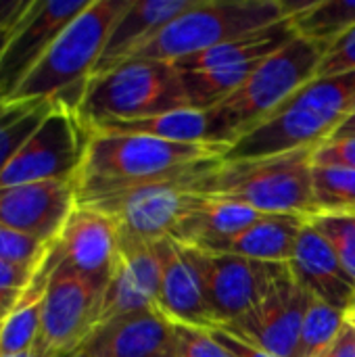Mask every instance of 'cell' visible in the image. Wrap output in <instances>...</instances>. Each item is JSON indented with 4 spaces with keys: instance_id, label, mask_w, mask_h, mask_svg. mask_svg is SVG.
<instances>
[{
    "instance_id": "6da1fadb",
    "label": "cell",
    "mask_w": 355,
    "mask_h": 357,
    "mask_svg": "<svg viewBox=\"0 0 355 357\" xmlns=\"http://www.w3.org/2000/svg\"><path fill=\"white\" fill-rule=\"evenodd\" d=\"M82 167L75 178L77 205L163 180L188 167L224 157V144H184L138 134L90 130Z\"/></svg>"
},
{
    "instance_id": "ab89813d",
    "label": "cell",
    "mask_w": 355,
    "mask_h": 357,
    "mask_svg": "<svg viewBox=\"0 0 355 357\" xmlns=\"http://www.w3.org/2000/svg\"><path fill=\"white\" fill-rule=\"evenodd\" d=\"M10 33H13V31H8V29H0V59H2V52H4V48H6V44H8Z\"/></svg>"
},
{
    "instance_id": "4fadbf2b",
    "label": "cell",
    "mask_w": 355,
    "mask_h": 357,
    "mask_svg": "<svg viewBox=\"0 0 355 357\" xmlns=\"http://www.w3.org/2000/svg\"><path fill=\"white\" fill-rule=\"evenodd\" d=\"M305 307L308 293L295 282L291 270H287L253 310L224 326L272 356L297 357Z\"/></svg>"
},
{
    "instance_id": "8fae6325",
    "label": "cell",
    "mask_w": 355,
    "mask_h": 357,
    "mask_svg": "<svg viewBox=\"0 0 355 357\" xmlns=\"http://www.w3.org/2000/svg\"><path fill=\"white\" fill-rule=\"evenodd\" d=\"M216 324H230L253 310L272 284L289 270V264L255 261L230 253H213L184 245Z\"/></svg>"
},
{
    "instance_id": "9c48e42d",
    "label": "cell",
    "mask_w": 355,
    "mask_h": 357,
    "mask_svg": "<svg viewBox=\"0 0 355 357\" xmlns=\"http://www.w3.org/2000/svg\"><path fill=\"white\" fill-rule=\"evenodd\" d=\"M88 136L77 111L56 102L0 174V188L36 182L75 184Z\"/></svg>"
},
{
    "instance_id": "f546056e",
    "label": "cell",
    "mask_w": 355,
    "mask_h": 357,
    "mask_svg": "<svg viewBox=\"0 0 355 357\" xmlns=\"http://www.w3.org/2000/svg\"><path fill=\"white\" fill-rule=\"evenodd\" d=\"M310 224L328 241L355 282V213H326L310 220Z\"/></svg>"
},
{
    "instance_id": "ee69618b",
    "label": "cell",
    "mask_w": 355,
    "mask_h": 357,
    "mask_svg": "<svg viewBox=\"0 0 355 357\" xmlns=\"http://www.w3.org/2000/svg\"><path fill=\"white\" fill-rule=\"evenodd\" d=\"M73 357H84V356H80V354H75V356H73Z\"/></svg>"
},
{
    "instance_id": "1f68e13d",
    "label": "cell",
    "mask_w": 355,
    "mask_h": 357,
    "mask_svg": "<svg viewBox=\"0 0 355 357\" xmlns=\"http://www.w3.org/2000/svg\"><path fill=\"white\" fill-rule=\"evenodd\" d=\"M174 357H230L226 349L203 328L176 324Z\"/></svg>"
},
{
    "instance_id": "7a4b0ae2",
    "label": "cell",
    "mask_w": 355,
    "mask_h": 357,
    "mask_svg": "<svg viewBox=\"0 0 355 357\" xmlns=\"http://www.w3.org/2000/svg\"><path fill=\"white\" fill-rule=\"evenodd\" d=\"M355 113V71L312 77L262 126L230 144L222 161H247L314 149Z\"/></svg>"
},
{
    "instance_id": "5bb4252c",
    "label": "cell",
    "mask_w": 355,
    "mask_h": 357,
    "mask_svg": "<svg viewBox=\"0 0 355 357\" xmlns=\"http://www.w3.org/2000/svg\"><path fill=\"white\" fill-rule=\"evenodd\" d=\"M119 257L117 224L92 209L77 205L61 236L52 245V259L65 264L100 291L107 289Z\"/></svg>"
},
{
    "instance_id": "9a60e30c",
    "label": "cell",
    "mask_w": 355,
    "mask_h": 357,
    "mask_svg": "<svg viewBox=\"0 0 355 357\" xmlns=\"http://www.w3.org/2000/svg\"><path fill=\"white\" fill-rule=\"evenodd\" d=\"M77 207L73 182H36L0 188V224L54 245Z\"/></svg>"
},
{
    "instance_id": "5b68a950",
    "label": "cell",
    "mask_w": 355,
    "mask_h": 357,
    "mask_svg": "<svg viewBox=\"0 0 355 357\" xmlns=\"http://www.w3.org/2000/svg\"><path fill=\"white\" fill-rule=\"evenodd\" d=\"M324 52L326 46L295 36L287 46L264 59L239 90L207 109L211 142L230 146L262 126L303 84L316 77Z\"/></svg>"
},
{
    "instance_id": "277c9868",
    "label": "cell",
    "mask_w": 355,
    "mask_h": 357,
    "mask_svg": "<svg viewBox=\"0 0 355 357\" xmlns=\"http://www.w3.org/2000/svg\"><path fill=\"white\" fill-rule=\"evenodd\" d=\"M130 0H90L56 36L8 100H50L77 111L88 79L105 52L115 21Z\"/></svg>"
},
{
    "instance_id": "7bdbcfd3",
    "label": "cell",
    "mask_w": 355,
    "mask_h": 357,
    "mask_svg": "<svg viewBox=\"0 0 355 357\" xmlns=\"http://www.w3.org/2000/svg\"><path fill=\"white\" fill-rule=\"evenodd\" d=\"M6 314H8V307H6L4 303H0V322H2V318H4Z\"/></svg>"
},
{
    "instance_id": "8992f818",
    "label": "cell",
    "mask_w": 355,
    "mask_h": 357,
    "mask_svg": "<svg viewBox=\"0 0 355 357\" xmlns=\"http://www.w3.org/2000/svg\"><path fill=\"white\" fill-rule=\"evenodd\" d=\"M192 109L180 71L172 63L132 59L88 79L77 117L86 128Z\"/></svg>"
},
{
    "instance_id": "3957f363",
    "label": "cell",
    "mask_w": 355,
    "mask_h": 357,
    "mask_svg": "<svg viewBox=\"0 0 355 357\" xmlns=\"http://www.w3.org/2000/svg\"><path fill=\"white\" fill-rule=\"evenodd\" d=\"M314 149H297L282 155L218 161L195 178L192 190L247 205L264 215H299L308 222L318 215L312 195Z\"/></svg>"
},
{
    "instance_id": "cb8c5ba5",
    "label": "cell",
    "mask_w": 355,
    "mask_h": 357,
    "mask_svg": "<svg viewBox=\"0 0 355 357\" xmlns=\"http://www.w3.org/2000/svg\"><path fill=\"white\" fill-rule=\"evenodd\" d=\"M50 259L36 276L27 293L8 310L0 322V357H21L31 354L40 341L42 301L48 280Z\"/></svg>"
},
{
    "instance_id": "52a82bcc",
    "label": "cell",
    "mask_w": 355,
    "mask_h": 357,
    "mask_svg": "<svg viewBox=\"0 0 355 357\" xmlns=\"http://www.w3.org/2000/svg\"><path fill=\"white\" fill-rule=\"evenodd\" d=\"M282 19L287 17L280 0H195L128 61L142 59L174 65L180 59L205 52Z\"/></svg>"
},
{
    "instance_id": "603a6c76",
    "label": "cell",
    "mask_w": 355,
    "mask_h": 357,
    "mask_svg": "<svg viewBox=\"0 0 355 357\" xmlns=\"http://www.w3.org/2000/svg\"><path fill=\"white\" fill-rule=\"evenodd\" d=\"M262 215L264 213L247 205L199 195V199L184 213L169 238L188 247H199L209 241L234 236L255 224Z\"/></svg>"
},
{
    "instance_id": "4dcf8cb0",
    "label": "cell",
    "mask_w": 355,
    "mask_h": 357,
    "mask_svg": "<svg viewBox=\"0 0 355 357\" xmlns=\"http://www.w3.org/2000/svg\"><path fill=\"white\" fill-rule=\"evenodd\" d=\"M52 245H46L33 236L17 232L8 226L0 224V259L40 272L50 259Z\"/></svg>"
},
{
    "instance_id": "d590c367",
    "label": "cell",
    "mask_w": 355,
    "mask_h": 357,
    "mask_svg": "<svg viewBox=\"0 0 355 357\" xmlns=\"http://www.w3.org/2000/svg\"><path fill=\"white\" fill-rule=\"evenodd\" d=\"M207 333L226 349V354L230 357H276L272 356V354H268L266 349L257 347L255 343H251L243 335L230 331L224 324H216V326L207 328Z\"/></svg>"
},
{
    "instance_id": "4316f807",
    "label": "cell",
    "mask_w": 355,
    "mask_h": 357,
    "mask_svg": "<svg viewBox=\"0 0 355 357\" xmlns=\"http://www.w3.org/2000/svg\"><path fill=\"white\" fill-rule=\"evenodd\" d=\"M54 105L50 100H0V174Z\"/></svg>"
},
{
    "instance_id": "ba28073f",
    "label": "cell",
    "mask_w": 355,
    "mask_h": 357,
    "mask_svg": "<svg viewBox=\"0 0 355 357\" xmlns=\"http://www.w3.org/2000/svg\"><path fill=\"white\" fill-rule=\"evenodd\" d=\"M218 161H222V157L201 161L186 172L167 176L163 180L113 192L82 207H92L109 215L117 224L119 234L153 245L161 238L172 236L184 213L199 199V195L192 190L195 178Z\"/></svg>"
},
{
    "instance_id": "74e56055",
    "label": "cell",
    "mask_w": 355,
    "mask_h": 357,
    "mask_svg": "<svg viewBox=\"0 0 355 357\" xmlns=\"http://www.w3.org/2000/svg\"><path fill=\"white\" fill-rule=\"evenodd\" d=\"M318 357H355V331L345 322L343 331L337 335V339L320 354Z\"/></svg>"
},
{
    "instance_id": "f1b7e54d",
    "label": "cell",
    "mask_w": 355,
    "mask_h": 357,
    "mask_svg": "<svg viewBox=\"0 0 355 357\" xmlns=\"http://www.w3.org/2000/svg\"><path fill=\"white\" fill-rule=\"evenodd\" d=\"M343 326H345V312L331 307L308 293V307L303 316L297 357H318L337 339Z\"/></svg>"
},
{
    "instance_id": "ffe728a7",
    "label": "cell",
    "mask_w": 355,
    "mask_h": 357,
    "mask_svg": "<svg viewBox=\"0 0 355 357\" xmlns=\"http://www.w3.org/2000/svg\"><path fill=\"white\" fill-rule=\"evenodd\" d=\"M192 2L195 0H130L128 8L111 29L94 75L128 61L163 25L186 10Z\"/></svg>"
},
{
    "instance_id": "d4e9b609",
    "label": "cell",
    "mask_w": 355,
    "mask_h": 357,
    "mask_svg": "<svg viewBox=\"0 0 355 357\" xmlns=\"http://www.w3.org/2000/svg\"><path fill=\"white\" fill-rule=\"evenodd\" d=\"M90 130L138 134V136H151V138L184 142V144H213L209 113L197 111V109H180V111H172L165 115L132 119V121H107Z\"/></svg>"
},
{
    "instance_id": "7c38bea8",
    "label": "cell",
    "mask_w": 355,
    "mask_h": 357,
    "mask_svg": "<svg viewBox=\"0 0 355 357\" xmlns=\"http://www.w3.org/2000/svg\"><path fill=\"white\" fill-rule=\"evenodd\" d=\"M90 0H36L29 15L10 33L0 59V100H8L46 54L56 36Z\"/></svg>"
},
{
    "instance_id": "8d00e7d4",
    "label": "cell",
    "mask_w": 355,
    "mask_h": 357,
    "mask_svg": "<svg viewBox=\"0 0 355 357\" xmlns=\"http://www.w3.org/2000/svg\"><path fill=\"white\" fill-rule=\"evenodd\" d=\"M36 0H0V29L15 31L29 15Z\"/></svg>"
},
{
    "instance_id": "2e32d148",
    "label": "cell",
    "mask_w": 355,
    "mask_h": 357,
    "mask_svg": "<svg viewBox=\"0 0 355 357\" xmlns=\"http://www.w3.org/2000/svg\"><path fill=\"white\" fill-rule=\"evenodd\" d=\"M161 266L151 243L119 234V257L105 289L100 322L134 312L157 310Z\"/></svg>"
},
{
    "instance_id": "44dd1931",
    "label": "cell",
    "mask_w": 355,
    "mask_h": 357,
    "mask_svg": "<svg viewBox=\"0 0 355 357\" xmlns=\"http://www.w3.org/2000/svg\"><path fill=\"white\" fill-rule=\"evenodd\" d=\"M305 224L308 220L299 215H262L243 232L203 243L197 249L241 255L255 261L289 264Z\"/></svg>"
},
{
    "instance_id": "f6af8a7d",
    "label": "cell",
    "mask_w": 355,
    "mask_h": 357,
    "mask_svg": "<svg viewBox=\"0 0 355 357\" xmlns=\"http://www.w3.org/2000/svg\"><path fill=\"white\" fill-rule=\"evenodd\" d=\"M172 357H174V356H172Z\"/></svg>"
},
{
    "instance_id": "484cf974",
    "label": "cell",
    "mask_w": 355,
    "mask_h": 357,
    "mask_svg": "<svg viewBox=\"0 0 355 357\" xmlns=\"http://www.w3.org/2000/svg\"><path fill=\"white\" fill-rule=\"evenodd\" d=\"M291 23L297 36L328 48L355 27V0H314Z\"/></svg>"
},
{
    "instance_id": "d6986e66",
    "label": "cell",
    "mask_w": 355,
    "mask_h": 357,
    "mask_svg": "<svg viewBox=\"0 0 355 357\" xmlns=\"http://www.w3.org/2000/svg\"><path fill=\"white\" fill-rule=\"evenodd\" d=\"M291 276L312 297L347 312L355 301V282L328 241L308 222L289 261Z\"/></svg>"
},
{
    "instance_id": "30bf717a",
    "label": "cell",
    "mask_w": 355,
    "mask_h": 357,
    "mask_svg": "<svg viewBox=\"0 0 355 357\" xmlns=\"http://www.w3.org/2000/svg\"><path fill=\"white\" fill-rule=\"evenodd\" d=\"M105 291L52 259L42 301L38 345L56 357H73L100 322Z\"/></svg>"
},
{
    "instance_id": "83f0119b",
    "label": "cell",
    "mask_w": 355,
    "mask_h": 357,
    "mask_svg": "<svg viewBox=\"0 0 355 357\" xmlns=\"http://www.w3.org/2000/svg\"><path fill=\"white\" fill-rule=\"evenodd\" d=\"M312 195L318 215L355 213V169L314 165Z\"/></svg>"
},
{
    "instance_id": "836d02e7",
    "label": "cell",
    "mask_w": 355,
    "mask_h": 357,
    "mask_svg": "<svg viewBox=\"0 0 355 357\" xmlns=\"http://www.w3.org/2000/svg\"><path fill=\"white\" fill-rule=\"evenodd\" d=\"M314 165L324 167H347L355 169V134L352 136H333L318 146L312 155Z\"/></svg>"
},
{
    "instance_id": "f35d334b",
    "label": "cell",
    "mask_w": 355,
    "mask_h": 357,
    "mask_svg": "<svg viewBox=\"0 0 355 357\" xmlns=\"http://www.w3.org/2000/svg\"><path fill=\"white\" fill-rule=\"evenodd\" d=\"M352 134H355V113L343 123V126H341V128H339V130H337V132H335V134H333V136H352ZM333 136H331V138H333Z\"/></svg>"
},
{
    "instance_id": "e0dca14e",
    "label": "cell",
    "mask_w": 355,
    "mask_h": 357,
    "mask_svg": "<svg viewBox=\"0 0 355 357\" xmlns=\"http://www.w3.org/2000/svg\"><path fill=\"white\" fill-rule=\"evenodd\" d=\"M161 266V284L157 297V312L174 324L211 328L216 320L207 307L201 278L186 251V247L174 238H161L153 243Z\"/></svg>"
},
{
    "instance_id": "60d3db41",
    "label": "cell",
    "mask_w": 355,
    "mask_h": 357,
    "mask_svg": "<svg viewBox=\"0 0 355 357\" xmlns=\"http://www.w3.org/2000/svg\"><path fill=\"white\" fill-rule=\"evenodd\" d=\"M345 322H347L349 326H354L355 331V301L349 305V310L345 312Z\"/></svg>"
},
{
    "instance_id": "7402d4cb",
    "label": "cell",
    "mask_w": 355,
    "mask_h": 357,
    "mask_svg": "<svg viewBox=\"0 0 355 357\" xmlns=\"http://www.w3.org/2000/svg\"><path fill=\"white\" fill-rule=\"evenodd\" d=\"M295 36L297 33L293 29L291 19H282L264 29L213 46L205 52L180 59L174 63V67L180 73H192V71H224V69L257 65L270 54H274L276 50H280L282 46H287Z\"/></svg>"
},
{
    "instance_id": "d6a6232c",
    "label": "cell",
    "mask_w": 355,
    "mask_h": 357,
    "mask_svg": "<svg viewBox=\"0 0 355 357\" xmlns=\"http://www.w3.org/2000/svg\"><path fill=\"white\" fill-rule=\"evenodd\" d=\"M347 71H355V27L347 33H343L339 40H335L326 48L318 65L316 77L337 75V73H347Z\"/></svg>"
},
{
    "instance_id": "e575fe53",
    "label": "cell",
    "mask_w": 355,
    "mask_h": 357,
    "mask_svg": "<svg viewBox=\"0 0 355 357\" xmlns=\"http://www.w3.org/2000/svg\"><path fill=\"white\" fill-rule=\"evenodd\" d=\"M38 274L40 272L0 259V303H4L10 310L27 293Z\"/></svg>"
},
{
    "instance_id": "b9f144b4",
    "label": "cell",
    "mask_w": 355,
    "mask_h": 357,
    "mask_svg": "<svg viewBox=\"0 0 355 357\" xmlns=\"http://www.w3.org/2000/svg\"><path fill=\"white\" fill-rule=\"evenodd\" d=\"M21 357H56V356H52V354H48L46 349H42L40 345L31 351V354H27V356H21Z\"/></svg>"
},
{
    "instance_id": "ac0fdd59",
    "label": "cell",
    "mask_w": 355,
    "mask_h": 357,
    "mask_svg": "<svg viewBox=\"0 0 355 357\" xmlns=\"http://www.w3.org/2000/svg\"><path fill=\"white\" fill-rule=\"evenodd\" d=\"M176 324L157 310L134 312L96 326L84 347V357H172Z\"/></svg>"
}]
</instances>
